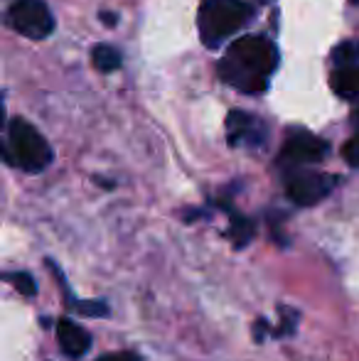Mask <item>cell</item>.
<instances>
[{"mask_svg": "<svg viewBox=\"0 0 359 361\" xmlns=\"http://www.w3.org/2000/svg\"><path fill=\"white\" fill-rule=\"evenodd\" d=\"M278 52L264 35H244L229 44L219 62L221 81L241 94H261L276 72Z\"/></svg>", "mask_w": 359, "mask_h": 361, "instance_id": "obj_1", "label": "cell"}, {"mask_svg": "<svg viewBox=\"0 0 359 361\" xmlns=\"http://www.w3.org/2000/svg\"><path fill=\"white\" fill-rule=\"evenodd\" d=\"M3 155L8 165L35 175V172H42L44 167H49L54 152L32 123H28L25 118H10Z\"/></svg>", "mask_w": 359, "mask_h": 361, "instance_id": "obj_2", "label": "cell"}, {"mask_svg": "<svg viewBox=\"0 0 359 361\" xmlns=\"http://www.w3.org/2000/svg\"><path fill=\"white\" fill-rule=\"evenodd\" d=\"M251 15H254V8L246 0H205L197 15L205 47L217 49L221 42L234 37L249 23Z\"/></svg>", "mask_w": 359, "mask_h": 361, "instance_id": "obj_3", "label": "cell"}, {"mask_svg": "<svg viewBox=\"0 0 359 361\" xmlns=\"http://www.w3.org/2000/svg\"><path fill=\"white\" fill-rule=\"evenodd\" d=\"M335 177L325 172L310 170V167H291L286 170V195L293 204L312 207L335 190Z\"/></svg>", "mask_w": 359, "mask_h": 361, "instance_id": "obj_4", "label": "cell"}, {"mask_svg": "<svg viewBox=\"0 0 359 361\" xmlns=\"http://www.w3.org/2000/svg\"><path fill=\"white\" fill-rule=\"evenodd\" d=\"M5 20L15 32L28 39H44L54 32V18L44 0H15Z\"/></svg>", "mask_w": 359, "mask_h": 361, "instance_id": "obj_5", "label": "cell"}, {"mask_svg": "<svg viewBox=\"0 0 359 361\" xmlns=\"http://www.w3.org/2000/svg\"><path fill=\"white\" fill-rule=\"evenodd\" d=\"M330 152V145L322 138H317L310 130H288L286 143L281 147V155H278V162H281L283 170H291V167H310L315 162H322Z\"/></svg>", "mask_w": 359, "mask_h": 361, "instance_id": "obj_6", "label": "cell"}, {"mask_svg": "<svg viewBox=\"0 0 359 361\" xmlns=\"http://www.w3.org/2000/svg\"><path fill=\"white\" fill-rule=\"evenodd\" d=\"M226 138L229 145H261L266 138V128L261 118L246 114V111H231L226 116Z\"/></svg>", "mask_w": 359, "mask_h": 361, "instance_id": "obj_7", "label": "cell"}, {"mask_svg": "<svg viewBox=\"0 0 359 361\" xmlns=\"http://www.w3.org/2000/svg\"><path fill=\"white\" fill-rule=\"evenodd\" d=\"M57 342L64 357L77 361L91 349V334H89V329H84L79 322H74V319H69V317H62L57 322Z\"/></svg>", "mask_w": 359, "mask_h": 361, "instance_id": "obj_8", "label": "cell"}, {"mask_svg": "<svg viewBox=\"0 0 359 361\" xmlns=\"http://www.w3.org/2000/svg\"><path fill=\"white\" fill-rule=\"evenodd\" d=\"M49 266H52V273H57V276L62 278L64 298H67V305L74 310V312L84 314V317H106V314H109V305H106L104 300H74L72 293H69V286L64 283L62 271H57V266H54V263H49Z\"/></svg>", "mask_w": 359, "mask_h": 361, "instance_id": "obj_9", "label": "cell"}, {"mask_svg": "<svg viewBox=\"0 0 359 361\" xmlns=\"http://www.w3.org/2000/svg\"><path fill=\"white\" fill-rule=\"evenodd\" d=\"M332 89L345 99L359 96V64H342L332 74Z\"/></svg>", "mask_w": 359, "mask_h": 361, "instance_id": "obj_10", "label": "cell"}, {"mask_svg": "<svg viewBox=\"0 0 359 361\" xmlns=\"http://www.w3.org/2000/svg\"><path fill=\"white\" fill-rule=\"evenodd\" d=\"M254 236H256L254 221L246 219L244 214H239V212L229 209V238H231V243H234L236 248H244L254 241Z\"/></svg>", "mask_w": 359, "mask_h": 361, "instance_id": "obj_11", "label": "cell"}, {"mask_svg": "<svg viewBox=\"0 0 359 361\" xmlns=\"http://www.w3.org/2000/svg\"><path fill=\"white\" fill-rule=\"evenodd\" d=\"M91 59H94V67L99 69V72H116V69L121 67V54L118 49L109 47V44H99V47H94V52H91Z\"/></svg>", "mask_w": 359, "mask_h": 361, "instance_id": "obj_12", "label": "cell"}, {"mask_svg": "<svg viewBox=\"0 0 359 361\" xmlns=\"http://www.w3.org/2000/svg\"><path fill=\"white\" fill-rule=\"evenodd\" d=\"M5 281L13 283V288L18 290L25 298H35L37 293V286H35V278L30 276L28 271H15V273H5Z\"/></svg>", "mask_w": 359, "mask_h": 361, "instance_id": "obj_13", "label": "cell"}, {"mask_svg": "<svg viewBox=\"0 0 359 361\" xmlns=\"http://www.w3.org/2000/svg\"><path fill=\"white\" fill-rule=\"evenodd\" d=\"M352 123H355V133H352V138L342 147V157H345V162L350 167H359V109L352 116Z\"/></svg>", "mask_w": 359, "mask_h": 361, "instance_id": "obj_14", "label": "cell"}, {"mask_svg": "<svg viewBox=\"0 0 359 361\" xmlns=\"http://www.w3.org/2000/svg\"><path fill=\"white\" fill-rule=\"evenodd\" d=\"M281 322L278 327L273 329V337H291L293 332L298 329V312L296 310H288V307H281Z\"/></svg>", "mask_w": 359, "mask_h": 361, "instance_id": "obj_15", "label": "cell"}, {"mask_svg": "<svg viewBox=\"0 0 359 361\" xmlns=\"http://www.w3.org/2000/svg\"><path fill=\"white\" fill-rule=\"evenodd\" d=\"M332 59H335L337 67L342 64H359V42H345L332 52Z\"/></svg>", "mask_w": 359, "mask_h": 361, "instance_id": "obj_16", "label": "cell"}, {"mask_svg": "<svg viewBox=\"0 0 359 361\" xmlns=\"http://www.w3.org/2000/svg\"><path fill=\"white\" fill-rule=\"evenodd\" d=\"M96 361H140V357L133 352H109V354H101Z\"/></svg>", "mask_w": 359, "mask_h": 361, "instance_id": "obj_17", "label": "cell"}, {"mask_svg": "<svg viewBox=\"0 0 359 361\" xmlns=\"http://www.w3.org/2000/svg\"><path fill=\"white\" fill-rule=\"evenodd\" d=\"M101 20H104V23L109 25V27H114V25L118 23V18H116L114 13H101Z\"/></svg>", "mask_w": 359, "mask_h": 361, "instance_id": "obj_18", "label": "cell"}, {"mask_svg": "<svg viewBox=\"0 0 359 361\" xmlns=\"http://www.w3.org/2000/svg\"><path fill=\"white\" fill-rule=\"evenodd\" d=\"M350 3H355V5H359V0H350Z\"/></svg>", "mask_w": 359, "mask_h": 361, "instance_id": "obj_19", "label": "cell"}, {"mask_svg": "<svg viewBox=\"0 0 359 361\" xmlns=\"http://www.w3.org/2000/svg\"><path fill=\"white\" fill-rule=\"evenodd\" d=\"M261 3H269V0H261Z\"/></svg>", "mask_w": 359, "mask_h": 361, "instance_id": "obj_20", "label": "cell"}]
</instances>
